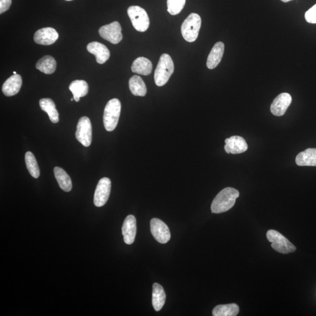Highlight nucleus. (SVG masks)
<instances>
[{"mask_svg": "<svg viewBox=\"0 0 316 316\" xmlns=\"http://www.w3.org/2000/svg\"><path fill=\"white\" fill-rule=\"evenodd\" d=\"M239 196L240 193L236 189L226 188L222 190L211 203L212 213H222L231 209Z\"/></svg>", "mask_w": 316, "mask_h": 316, "instance_id": "obj_1", "label": "nucleus"}, {"mask_svg": "<svg viewBox=\"0 0 316 316\" xmlns=\"http://www.w3.org/2000/svg\"><path fill=\"white\" fill-rule=\"evenodd\" d=\"M174 68V63L170 56L162 54L155 71L154 80L156 84L159 87L166 84L172 76Z\"/></svg>", "mask_w": 316, "mask_h": 316, "instance_id": "obj_2", "label": "nucleus"}, {"mask_svg": "<svg viewBox=\"0 0 316 316\" xmlns=\"http://www.w3.org/2000/svg\"><path fill=\"white\" fill-rule=\"evenodd\" d=\"M121 105L117 99H113L107 103L104 111V125L107 131H113L117 127L120 118Z\"/></svg>", "mask_w": 316, "mask_h": 316, "instance_id": "obj_3", "label": "nucleus"}, {"mask_svg": "<svg viewBox=\"0 0 316 316\" xmlns=\"http://www.w3.org/2000/svg\"><path fill=\"white\" fill-rule=\"evenodd\" d=\"M202 25V19L196 13L190 14L181 27V32L184 38L189 42H195L198 39Z\"/></svg>", "mask_w": 316, "mask_h": 316, "instance_id": "obj_4", "label": "nucleus"}, {"mask_svg": "<svg viewBox=\"0 0 316 316\" xmlns=\"http://www.w3.org/2000/svg\"><path fill=\"white\" fill-rule=\"evenodd\" d=\"M266 237L274 250L281 254H288L296 250L295 245L276 230H268Z\"/></svg>", "mask_w": 316, "mask_h": 316, "instance_id": "obj_5", "label": "nucleus"}, {"mask_svg": "<svg viewBox=\"0 0 316 316\" xmlns=\"http://www.w3.org/2000/svg\"><path fill=\"white\" fill-rule=\"evenodd\" d=\"M127 13L137 31L143 32L147 30L150 27V18L146 10L139 6H131Z\"/></svg>", "mask_w": 316, "mask_h": 316, "instance_id": "obj_6", "label": "nucleus"}, {"mask_svg": "<svg viewBox=\"0 0 316 316\" xmlns=\"http://www.w3.org/2000/svg\"><path fill=\"white\" fill-rule=\"evenodd\" d=\"M76 138L85 147L91 146L92 141V126L90 119L87 117L80 118L77 125Z\"/></svg>", "mask_w": 316, "mask_h": 316, "instance_id": "obj_7", "label": "nucleus"}, {"mask_svg": "<svg viewBox=\"0 0 316 316\" xmlns=\"http://www.w3.org/2000/svg\"><path fill=\"white\" fill-rule=\"evenodd\" d=\"M122 28L120 23L114 21L110 24L103 26L99 29V34L103 39L113 44H117L122 39Z\"/></svg>", "mask_w": 316, "mask_h": 316, "instance_id": "obj_8", "label": "nucleus"}, {"mask_svg": "<svg viewBox=\"0 0 316 316\" xmlns=\"http://www.w3.org/2000/svg\"><path fill=\"white\" fill-rule=\"evenodd\" d=\"M111 188V182L109 178L103 177L97 186L94 196V204L96 207L105 205L109 200Z\"/></svg>", "mask_w": 316, "mask_h": 316, "instance_id": "obj_9", "label": "nucleus"}, {"mask_svg": "<svg viewBox=\"0 0 316 316\" xmlns=\"http://www.w3.org/2000/svg\"><path fill=\"white\" fill-rule=\"evenodd\" d=\"M151 232L155 239L161 244H166L170 239L169 229L165 223L158 218H152L151 222Z\"/></svg>", "mask_w": 316, "mask_h": 316, "instance_id": "obj_10", "label": "nucleus"}, {"mask_svg": "<svg viewBox=\"0 0 316 316\" xmlns=\"http://www.w3.org/2000/svg\"><path fill=\"white\" fill-rule=\"evenodd\" d=\"M292 101V97L287 93L278 96L270 106V111L274 116H282L286 113Z\"/></svg>", "mask_w": 316, "mask_h": 316, "instance_id": "obj_11", "label": "nucleus"}, {"mask_svg": "<svg viewBox=\"0 0 316 316\" xmlns=\"http://www.w3.org/2000/svg\"><path fill=\"white\" fill-rule=\"evenodd\" d=\"M59 38V34L53 28L47 27L39 29L34 35V41L42 46H51Z\"/></svg>", "mask_w": 316, "mask_h": 316, "instance_id": "obj_12", "label": "nucleus"}, {"mask_svg": "<svg viewBox=\"0 0 316 316\" xmlns=\"http://www.w3.org/2000/svg\"><path fill=\"white\" fill-rule=\"evenodd\" d=\"M225 151L228 154H239L248 150V144L243 137L232 136L225 140Z\"/></svg>", "mask_w": 316, "mask_h": 316, "instance_id": "obj_13", "label": "nucleus"}, {"mask_svg": "<svg viewBox=\"0 0 316 316\" xmlns=\"http://www.w3.org/2000/svg\"><path fill=\"white\" fill-rule=\"evenodd\" d=\"M137 233L136 218L132 215L126 217L122 227V234L125 244L131 245L134 242Z\"/></svg>", "mask_w": 316, "mask_h": 316, "instance_id": "obj_14", "label": "nucleus"}, {"mask_svg": "<svg viewBox=\"0 0 316 316\" xmlns=\"http://www.w3.org/2000/svg\"><path fill=\"white\" fill-rule=\"evenodd\" d=\"M87 50L91 54L94 55L96 58V61L99 64H104L110 57V53L108 48L101 43L93 42L88 43Z\"/></svg>", "mask_w": 316, "mask_h": 316, "instance_id": "obj_15", "label": "nucleus"}, {"mask_svg": "<svg viewBox=\"0 0 316 316\" xmlns=\"http://www.w3.org/2000/svg\"><path fill=\"white\" fill-rule=\"evenodd\" d=\"M22 77L20 74H14L7 79L2 87V91L7 97L13 96L20 92L22 86Z\"/></svg>", "mask_w": 316, "mask_h": 316, "instance_id": "obj_16", "label": "nucleus"}, {"mask_svg": "<svg viewBox=\"0 0 316 316\" xmlns=\"http://www.w3.org/2000/svg\"><path fill=\"white\" fill-rule=\"evenodd\" d=\"M224 44L221 42L215 43L208 57L207 66L209 69H213L218 65L221 61L224 54Z\"/></svg>", "mask_w": 316, "mask_h": 316, "instance_id": "obj_17", "label": "nucleus"}, {"mask_svg": "<svg viewBox=\"0 0 316 316\" xmlns=\"http://www.w3.org/2000/svg\"><path fill=\"white\" fill-rule=\"evenodd\" d=\"M296 163L300 166H316V148H308L300 152L296 158Z\"/></svg>", "mask_w": 316, "mask_h": 316, "instance_id": "obj_18", "label": "nucleus"}, {"mask_svg": "<svg viewBox=\"0 0 316 316\" xmlns=\"http://www.w3.org/2000/svg\"><path fill=\"white\" fill-rule=\"evenodd\" d=\"M131 70L133 73L144 76L150 75L152 70V62L146 58H138L133 61Z\"/></svg>", "mask_w": 316, "mask_h": 316, "instance_id": "obj_19", "label": "nucleus"}, {"mask_svg": "<svg viewBox=\"0 0 316 316\" xmlns=\"http://www.w3.org/2000/svg\"><path fill=\"white\" fill-rule=\"evenodd\" d=\"M165 301L166 294L164 289L161 285L155 283L152 291V305L154 309L157 311L161 310L164 306Z\"/></svg>", "mask_w": 316, "mask_h": 316, "instance_id": "obj_20", "label": "nucleus"}, {"mask_svg": "<svg viewBox=\"0 0 316 316\" xmlns=\"http://www.w3.org/2000/svg\"><path fill=\"white\" fill-rule=\"evenodd\" d=\"M39 106L40 109L48 114L52 122L58 123L59 121V113L53 100L49 98L40 100Z\"/></svg>", "mask_w": 316, "mask_h": 316, "instance_id": "obj_21", "label": "nucleus"}, {"mask_svg": "<svg viewBox=\"0 0 316 316\" xmlns=\"http://www.w3.org/2000/svg\"><path fill=\"white\" fill-rule=\"evenodd\" d=\"M69 90L72 93L74 100L79 102L81 98L87 95L88 85L84 80H76L70 83Z\"/></svg>", "mask_w": 316, "mask_h": 316, "instance_id": "obj_22", "label": "nucleus"}, {"mask_svg": "<svg viewBox=\"0 0 316 316\" xmlns=\"http://www.w3.org/2000/svg\"><path fill=\"white\" fill-rule=\"evenodd\" d=\"M54 174L59 187L63 191L69 192L72 189V182L69 174L60 167H55Z\"/></svg>", "mask_w": 316, "mask_h": 316, "instance_id": "obj_23", "label": "nucleus"}, {"mask_svg": "<svg viewBox=\"0 0 316 316\" xmlns=\"http://www.w3.org/2000/svg\"><path fill=\"white\" fill-rule=\"evenodd\" d=\"M57 62L50 55L44 56L37 62L36 68L42 73L51 74L55 72L57 69Z\"/></svg>", "mask_w": 316, "mask_h": 316, "instance_id": "obj_24", "label": "nucleus"}, {"mask_svg": "<svg viewBox=\"0 0 316 316\" xmlns=\"http://www.w3.org/2000/svg\"><path fill=\"white\" fill-rule=\"evenodd\" d=\"M129 87L132 94L136 96L144 97L146 95L147 89L142 78L134 75L129 80Z\"/></svg>", "mask_w": 316, "mask_h": 316, "instance_id": "obj_25", "label": "nucleus"}, {"mask_svg": "<svg viewBox=\"0 0 316 316\" xmlns=\"http://www.w3.org/2000/svg\"><path fill=\"white\" fill-rule=\"evenodd\" d=\"M239 307L236 304H221L214 308V316H236L239 313Z\"/></svg>", "mask_w": 316, "mask_h": 316, "instance_id": "obj_26", "label": "nucleus"}, {"mask_svg": "<svg viewBox=\"0 0 316 316\" xmlns=\"http://www.w3.org/2000/svg\"><path fill=\"white\" fill-rule=\"evenodd\" d=\"M25 160L29 173L35 179L38 178L40 175V170L35 156L31 152L28 151L25 154Z\"/></svg>", "mask_w": 316, "mask_h": 316, "instance_id": "obj_27", "label": "nucleus"}, {"mask_svg": "<svg viewBox=\"0 0 316 316\" xmlns=\"http://www.w3.org/2000/svg\"><path fill=\"white\" fill-rule=\"evenodd\" d=\"M186 0H167L168 11L172 16L179 14L184 9Z\"/></svg>", "mask_w": 316, "mask_h": 316, "instance_id": "obj_28", "label": "nucleus"}, {"mask_svg": "<svg viewBox=\"0 0 316 316\" xmlns=\"http://www.w3.org/2000/svg\"><path fill=\"white\" fill-rule=\"evenodd\" d=\"M305 19L308 23L316 24V5L307 11Z\"/></svg>", "mask_w": 316, "mask_h": 316, "instance_id": "obj_29", "label": "nucleus"}, {"mask_svg": "<svg viewBox=\"0 0 316 316\" xmlns=\"http://www.w3.org/2000/svg\"><path fill=\"white\" fill-rule=\"evenodd\" d=\"M12 3V0H0V14L9 10Z\"/></svg>", "mask_w": 316, "mask_h": 316, "instance_id": "obj_30", "label": "nucleus"}, {"mask_svg": "<svg viewBox=\"0 0 316 316\" xmlns=\"http://www.w3.org/2000/svg\"><path fill=\"white\" fill-rule=\"evenodd\" d=\"M281 1L284 3H288L290 1H292V0H281Z\"/></svg>", "mask_w": 316, "mask_h": 316, "instance_id": "obj_31", "label": "nucleus"}, {"mask_svg": "<svg viewBox=\"0 0 316 316\" xmlns=\"http://www.w3.org/2000/svg\"><path fill=\"white\" fill-rule=\"evenodd\" d=\"M66 1L70 2V1H72V0H66Z\"/></svg>", "mask_w": 316, "mask_h": 316, "instance_id": "obj_32", "label": "nucleus"}, {"mask_svg": "<svg viewBox=\"0 0 316 316\" xmlns=\"http://www.w3.org/2000/svg\"><path fill=\"white\" fill-rule=\"evenodd\" d=\"M13 73H14V74H17V73L16 72H14Z\"/></svg>", "mask_w": 316, "mask_h": 316, "instance_id": "obj_33", "label": "nucleus"}]
</instances>
